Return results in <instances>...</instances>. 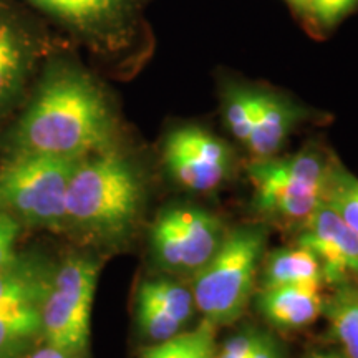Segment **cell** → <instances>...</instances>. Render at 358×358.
Masks as SVG:
<instances>
[{"instance_id":"cell-21","label":"cell","mask_w":358,"mask_h":358,"mask_svg":"<svg viewBox=\"0 0 358 358\" xmlns=\"http://www.w3.org/2000/svg\"><path fill=\"white\" fill-rule=\"evenodd\" d=\"M256 96L257 92L245 88H232L226 95V113L227 127L239 141L248 143L252 131L254 118H256Z\"/></svg>"},{"instance_id":"cell-3","label":"cell","mask_w":358,"mask_h":358,"mask_svg":"<svg viewBox=\"0 0 358 358\" xmlns=\"http://www.w3.org/2000/svg\"><path fill=\"white\" fill-rule=\"evenodd\" d=\"M267 243V227L244 224L229 231L211 261L194 274L196 308L214 325H227L248 308Z\"/></svg>"},{"instance_id":"cell-13","label":"cell","mask_w":358,"mask_h":358,"mask_svg":"<svg viewBox=\"0 0 358 358\" xmlns=\"http://www.w3.org/2000/svg\"><path fill=\"white\" fill-rule=\"evenodd\" d=\"M261 287L279 285H324V274L317 257L302 248L277 249L261 262Z\"/></svg>"},{"instance_id":"cell-30","label":"cell","mask_w":358,"mask_h":358,"mask_svg":"<svg viewBox=\"0 0 358 358\" xmlns=\"http://www.w3.org/2000/svg\"><path fill=\"white\" fill-rule=\"evenodd\" d=\"M307 358H315V353H313V355H310V357H307Z\"/></svg>"},{"instance_id":"cell-24","label":"cell","mask_w":358,"mask_h":358,"mask_svg":"<svg viewBox=\"0 0 358 358\" xmlns=\"http://www.w3.org/2000/svg\"><path fill=\"white\" fill-rule=\"evenodd\" d=\"M15 219L0 211V271L13 266V243L17 237Z\"/></svg>"},{"instance_id":"cell-11","label":"cell","mask_w":358,"mask_h":358,"mask_svg":"<svg viewBox=\"0 0 358 358\" xmlns=\"http://www.w3.org/2000/svg\"><path fill=\"white\" fill-rule=\"evenodd\" d=\"M319 285H279L262 289L257 308L279 330H299L310 325L324 312Z\"/></svg>"},{"instance_id":"cell-7","label":"cell","mask_w":358,"mask_h":358,"mask_svg":"<svg viewBox=\"0 0 358 358\" xmlns=\"http://www.w3.org/2000/svg\"><path fill=\"white\" fill-rule=\"evenodd\" d=\"M227 231L217 216L194 206H173L158 214L150 241L161 266L173 274L194 275L221 248Z\"/></svg>"},{"instance_id":"cell-26","label":"cell","mask_w":358,"mask_h":358,"mask_svg":"<svg viewBox=\"0 0 358 358\" xmlns=\"http://www.w3.org/2000/svg\"><path fill=\"white\" fill-rule=\"evenodd\" d=\"M30 358H78L75 355H70L64 350H58V348L52 345H45L43 348H38L37 352H34Z\"/></svg>"},{"instance_id":"cell-20","label":"cell","mask_w":358,"mask_h":358,"mask_svg":"<svg viewBox=\"0 0 358 358\" xmlns=\"http://www.w3.org/2000/svg\"><path fill=\"white\" fill-rule=\"evenodd\" d=\"M24 52L15 32L0 20V105L10 96L22 73Z\"/></svg>"},{"instance_id":"cell-25","label":"cell","mask_w":358,"mask_h":358,"mask_svg":"<svg viewBox=\"0 0 358 358\" xmlns=\"http://www.w3.org/2000/svg\"><path fill=\"white\" fill-rule=\"evenodd\" d=\"M250 358H282V348L268 334H264Z\"/></svg>"},{"instance_id":"cell-27","label":"cell","mask_w":358,"mask_h":358,"mask_svg":"<svg viewBox=\"0 0 358 358\" xmlns=\"http://www.w3.org/2000/svg\"><path fill=\"white\" fill-rule=\"evenodd\" d=\"M30 2H34L35 6L42 7L43 10L53 13V15L62 17V3H60V0H30Z\"/></svg>"},{"instance_id":"cell-1","label":"cell","mask_w":358,"mask_h":358,"mask_svg":"<svg viewBox=\"0 0 358 358\" xmlns=\"http://www.w3.org/2000/svg\"><path fill=\"white\" fill-rule=\"evenodd\" d=\"M113 116L96 83L82 71H55L38 90L15 133L19 153L82 159L108 150Z\"/></svg>"},{"instance_id":"cell-6","label":"cell","mask_w":358,"mask_h":358,"mask_svg":"<svg viewBox=\"0 0 358 358\" xmlns=\"http://www.w3.org/2000/svg\"><path fill=\"white\" fill-rule=\"evenodd\" d=\"M96 282L98 264L93 259L73 256L57 268L40 302L47 345L75 357L87 350Z\"/></svg>"},{"instance_id":"cell-10","label":"cell","mask_w":358,"mask_h":358,"mask_svg":"<svg viewBox=\"0 0 358 358\" xmlns=\"http://www.w3.org/2000/svg\"><path fill=\"white\" fill-rule=\"evenodd\" d=\"M196 310L192 290L168 277L145 280L138 289V329L155 343L182 332Z\"/></svg>"},{"instance_id":"cell-23","label":"cell","mask_w":358,"mask_h":358,"mask_svg":"<svg viewBox=\"0 0 358 358\" xmlns=\"http://www.w3.org/2000/svg\"><path fill=\"white\" fill-rule=\"evenodd\" d=\"M358 3V0H310L308 10L322 25H335Z\"/></svg>"},{"instance_id":"cell-28","label":"cell","mask_w":358,"mask_h":358,"mask_svg":"<svg viewBox=\"0 0 358 358\" xmlns=\"http://www.w3.org/2000/svg\"><path fill=\"white\" fill-rule=\"evenodd\" d=\"M290 3H294L295 7L302 8V10H308V3H310V0H289Z\"/></svg>"},{"instance_id":"cell-14","label":"cell","mask_w":358,"mask_h":358,"mask_svg":"<svg viewBox=\"0 0 358 358\" xmlns=\"http://www.w3.org/2000/svg\"><path fill=\"white\" fill-rule=\"evenodd\" d=\"M42 334L40 306L0 307V358H17Z\"/></svg>"},{"instance_id":"cell-22","label":"cell","mask_w":358,"mask_h":358,"mask_svg":"<svg viewBox=\"0 0 358 358\" xmlns=\"http://www.w3.org/2000/svg\"><path fill=\"white\" fill-rule=\"evenodd\" d=\"M262 335L264 332H259L256 329L239 330L217 348L216 358H250Z\"/></svg>"},{"instance_id":"cell-12","label":"cell","mask_w":358,"mask_h":358,"mask_svg":"<svg viewBox=\"0 0 358 358\" xmlns=\"http://www.w3.org/2000/svg\"><path fill=\"white\" fill-rule=\"evenodd\" d=\"M301 118L302 110L294 103L274 93L257 92L256 118L245 145L256 159L272 158Z\"/></svg>"},{"instance_id":"cell-19","label":"cell","mask_w":358,"mask_h":358,"mask_svg":"<svg viewBox=\"0 0 358 358\" xmlns=\"http://www.w3.org/2000/svg\"><path fill=\"white\" fill-rule=\"evenodd\" d=\"M129 0H60L62 19L80 27H93L115 19Z\"/></svg>"},{"instance_id":"cell-17","label":"cell","mask_w":358,"mask_h":358,"mask_svg":"<svg viewBox=\"0 0 358 358\" xmlns=\"http://www.w3.org/2000/svg\"><path fill=\"white\" fill-rule=\"evenodd\" d=\"M322 201L358 234V178L335 161L329 163Z\"/></svg>"},{"instance_id":"cell-8","label":"cell","mask_w":358,"mask_h":358,"mask_svg":"<svg viewBox=\"0 0 358 358\" xmlns=\"http://www.w3.org/2000/svg\"><path fill=\"white\" fill-rule=\"evenodd\" d=\"M163 159L174 181L196 192L221 186L232 164L226 143L199 127H182L169 133Z\"/></svg>"},{"instance_id":"cell-9","label":"cell","mask_w":358,"mask_h":358,"mask_svg":"<svg viewBox=\"0 0 358 358\" xmlns=\"http://www.w3.org/2000/svg\"><path fill=\"white\" fill-rule=\"evenodd\" d=\"M299 245L317 257L324 284L340 287L358 282V234L324 201L302 226Z\"/></svg>"},{"instance_id":"cell-16","label":"cell","mask_w":358,"mask_h":358,"mask_svg":"<svg viewBox=\"0 0 358 358\" xmlns=\"http://www.w3.org/2000/svg\"><path fill=\"white\" fill-rule=\"evenodd\" d=\"M216 325L204 319L196 329L150 347L141 358H216Z\"/></svg>"},{"instance_id":"cell-29","label":"cell","mask_w":358,"mask_h":358,"mask_svg":"<svg viewBox=\"0 0 358 358\" xmlns=\"http://www.w3.org/2000/svg\"><path fill=\"white\" fill-rule=\"evenodd\" d=\"M315 358H345L338 353H315Z\"/></svg>"},{"instance_id":"cell-2","label":"cell","mask_w":358,"mask_h":358,"mask_svg":"<svg viewBox=\"0 0 358 358\" xmlns=\"http://www.w3.org/2000/svg\"><path fill=\"white\" fill-rule=\"evenodd\" d=\"M143 182L123 155L113 150L85 156L71 173L65 221L101 237H120L140 216Z\"/></svg>"},{"instance_id":"cell-18","label":"cell","mask_w":358,"mask_h":358,"mask_svg":"<svg viewBox=\"0 0 358 358\" xmlns=\"http://www.w3.org/2000/svg\"><path fill=\"white\" fill-rule=\"evenodd\" d=\"M48 280L25 268L8 267L0 271V307L35 303L40 306Z\"/></svg>"},{"instance_id":"cell-15","label":"cell","mask_w":358,"mask_h":358,"mask_svg":"<svg viewBox=\"0 0 358 358\" xmlns=\"http://www.w3.org/2000/svg\"><path fill=\"white\" fill-rule=\"evenodd\" d=\"M329 319L330 332L337 340L347 358H358V287L347 284L335 287L329 301L324 302V312Z\"/></svg>"},{"instance_id":"cell-5","label":"cell","mask_w":358,"mask_h":358,"mask_svg":"<svg viewBox=\"0 0 358 358\" xmlns=\"http://www.w3.org/2000/svg\"><path fill=\"white\" fill-rule=\"evenodd\" d=\"M78 161L19 153L0 169V211L30 224L65 221L66 189Z\"/></svg>"},{"instance_id":"cell-4","label":"cell","mask_w":358,"mask_h":358,"mask_svg":"<svg viewBox=\"0 0 358 358\" xmlns=\"http://www.w3.org/2000/svg\"><path fill=\"white\" fill-rule=\"evenodd\" d=\"M329 163L308 148L285 158L256 159L248 169L256 211L268 221L302 227L322 203Z\"/></svg>"}]
</instances>
